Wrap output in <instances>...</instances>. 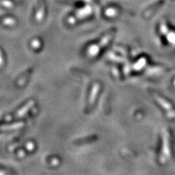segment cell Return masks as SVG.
<instances>
[{
	"mask_svg": "<svg viewBox=\"0 0 175 175\" xmlns=\"http://www.w3.org/2000/svg\"><path fill=\"white\" fill-rule=\"evenodd\" d=\"M99 89H100V85L99 83H96L93 86L92 88L91 93H90V98H89V102H88V109H90L93 107V104H94L95 100H96V97L98 94Z\"/></svg>",
	"mask_w": 175,
	"mask_h": 175,
	"instance_id": "cell-1",
	"label": "cell"
},
{
	"mask_svg": "<svg viewBox=\"0 0 175 175\" xmlns=\"http://www.w3.org/2000/svg\"><path fill=\"white\" fill-rule=\"evenodd\" d=\"M34 101L32 100V101H30V102H29L25 106H24V107H23L21 110H18V113H17L16 114H15L14 115V118H21V116L24 115L27 113V111H28L29 109H30L31 107L34 105Z\"/></svg>",
	"mask_w": 175,
	"mask_h": 175,
	"instance_id": "cell-2",
	"label": "cell"
},
{
	"mask_svg": "<svg viewBox=\"0 0 175 175\" xmlns=\"http://www.w3.org/2000/svg\"><path fill=\"white\" fill-rule=\"evenodd\" d=\"M112 36H113V33H110V34H108L105 35V36L102 38V40L100 41V42L96 45V47L98 48V50H99L101 49V47H102L103 46L105 45V44H107V43H108L109 40H110V39L112 38Z\"/></svg>",
	"mask_w": 175,
	"mask_h": 175,
	"instance_id": "cell-3",
	"label": "cell"
},
{
	"mask_svg": "<svg viewBox=\"0 0 175 175\" xmlns=\"http://www.w3.org/2000/svg\"><path fill=\"white\" fill-rule=\"evenodd\" d=\"M23 126H24V123H18L12 124V125H10V126H2V128H4V129H13V128H21V127H22Z\"/></svg>",
	"mask_w": 175,
	"mask_h": 175,
	"instance_id": "cell-4",
	"label": "cell"
},
{
	"mask_svg": "<svg viewBox=\"0 0 175 175\" xmlns=\"http://www.w3.org/2000/svg\"><path fill=\"white\" fill-rule=\"evenodd\" d=\"M30 73H31V72L30 71H29V72H27V73H26V75H24V78L23 77L22 79H20L19 80H18V83H19V85H23V84L24 83V82H25V81H26V80L27 79V78H28V77H29V75H30Z\"/></svg>",
	"mask_w": 175,
	"mask_h": 175,
	"instance_id": "cell-5",
	"label": "cell"
},
{
	"mask_svg": "<svg viewBox=\"0 0 175 175\" xmlns=\"http://www.w3.org/2000/svg\"><path fill=\"white\" fill-rule=\"evenodd\" d=\"M26 147H27L29 150H32L34 148V145L32 142H29V143L27 144V146H26Z\"/></svg>",
	"mask_w": 175,
	"mask_h": 175,
	"instance_id": "cell-6",
	"label": "cell"
},
{
	"mask_svg": "<svg viewBox=\"0 0 175 175\" xmlns=\"http://www.w3.org/2000/svg\"><path fill=\"white\" fill-rule=\"evenodd\" d=\"M32 43H34L35 44V47H37L38 45H39V41H37V40H34Z\"/></svg>",
	"mask_w": 175,
	"mask_h": 175,
	"instance_id": "cell-7",
	"label": "cell"
}]
</instances>
